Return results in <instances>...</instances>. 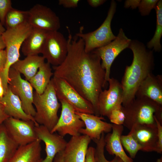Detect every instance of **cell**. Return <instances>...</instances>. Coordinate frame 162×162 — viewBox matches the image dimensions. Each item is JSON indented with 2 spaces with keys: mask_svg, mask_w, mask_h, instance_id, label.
I'll list each match as a JSON object with an SVG mask.
<instances>
[{
  "mask_svg": "<svg viewBox=\"0 0 162 162\" xmlns=\"http://www.w3.org/2000/svg\"><path fill=\"white\" fill-rule=\"evenodd\" d=\"M68 31L67 56L60 65L52 66L53 76L67 82L91 104L94 115L100 116L98 97L106 85L101 59L93 51L86 52L82 39L76 35L72 37Z\"/></svg>",
  "mask_w": 162,
  "mask_h": 162,
  "instance_id": "cell-1",
  "label": "cell"
},
{
  "mask_svg": "<svg viewBox=\"0 0 162 162\" xmlns=\"http://www.w3.org/2000/svg\"><path fill=\"white\" fill-rule=\"evenodd\" d=\"M132 51L133 60L127 66L122 79V106H125L135 98L136 92L140 84L154 69V56L152 51L147 49L142 42L133 40L128 46Z\"/></svg>",
  "mask_w": 162,
  "mask_h": 162,
  "instance_id": "cell-2",
  "label": "cell"
},
{
  "mask_svg": "<svg viewBox=\"0 0 162 162\" xmlns=\"http://www.w3.org/2000/svg\"><path fill=\"white\" fill-rule=\"evenodd\" d=\"M122 109L125 116L123 125L130 130L135 125L156 124L155 117L162 123V105L146 97H136Z\"/></svg>",
  "mask_w": 162,
  "mask_h": 162,
  "instance_id": "cell-3",
  "label": "cell"
},
{
  "mask_svg": "<svg viewBox=\"0 0 162 162\" xmlns=\"http://www.w3.org/2000/svg\"><path fill=\"white\" fill-rule=\"evenodd\" d=\"M33 104L35 107L34 117L35 122L46 127L51 131L58 120V112L61 106L52 79L43 93L39 94L35 92H33Z\"/></svg>",
  "mask_w": 162,
  "mask_h": 162,
  "instance_id": "cell-4",
  "label": "cell"
},
{
  "mask_svg": "<svg viewBox=\"0 0 162 162\" xmlns=\"http://www.w3.org/2000/svg\"><path fill=\"white\" fill-rule=\"evenodd\" d=\"M33 27L28 22L12 28L6 29L2 35L5 45L7 63L2 80L5 90L8 85V73L12 65L19 60L20 50L25 40L30 33Z\"/></svg>",
  "mask_w": 162,
  "mask_h": 162,
  "instance_id": "cell-5",
  "label": "cell"
},
{
  "mask_svg": "<svg viewBox=\"0 0 162 162\" xmlns=\"http://www.w3.org/2000/svg\"><path fill=\"white\" fill-rule=\"evenodd\" d=\"M117 4L112 0L107 16L100 26L95 30L84 33L81 30L76 36L81 38L84 43L85 50L89 52L109 44L116 38L111 28V23L116 10Z\"/></svg>",
  "mask_w": 162,
  "mask_h": 162,
  "instance_id": "cell-6",
  "label": "cell"
},
{
  "mask_svg": "<svg viewBox=\"0 0 162 162\" xmlns=\"http://www.w3.org/2000/svg\"><path fill=\"white\" fill-rule=\"evenodd\" d=\"M131 40L126 36L123 29L121 28L114 40L92 51L101 59L102 67L105 71L106 84L110 78L111 68L114 60L123 50L128 47Z\"/></svg>",
  "mask_w": 162,
  "mask_h": 162,
  "instance_id": "cell-7",
  "label": "cell"
},
{
  "mask_svg": "<svg viewBox=\"0 0 162 162\" xmlns=\"http://www.w3.org/2000/svg\"><path fill=\"white\" fill-rule=\"evenodd\" d=\"M57 98L71 105L76 112L94 114L91 104L78 93L62 79L53 76L52 78Z\"/></svg>",
  "mask_w": 162,
  "mask_h": 162,
  "instance_id": "cell-8",
  "label": "cell"
},
{
  "mask_svg": "<svg viewBox=\"0 0 162 162\" xmlns=\"http://www.w3.org/2000/svg\"><path fill=\"white\" fill-rule=\"evenodd\" d=\"M8 86L20 98L24 112L34 117L36 111L33 105V88L29 82L22 78L20 73L11 67L8 73Z\"/></svg>",
  "mask_w": 162,
  "mask_h": 162,
  "instance_id": "cell-9",
  "label": "cell"
},
{
  "mask_svg": "<svg viewBox=\"0 0 162 162\" xmlns=\"http://www.w3.org/2000/svg\"><path fill=\"white\" fill-rule=\"evenodd\" d=\"M3 124L10 137L19 146L28 145L38 139L35 126L39 124L32 120L10 117Z\"/></svg>",
  "mask_w": 162,
  "mask_h": 162,
  "instance_id": "cell-10",
  "label": "cell"
},
{
  "mask_svg": "<svg viewBox=\"0 0 162 162\" xmlns=\"http://www.w3.org/2000/svg\"><path fill=\"white\" fill-rule=\"evenodd\" d=\"M68 52V40L58 31L48 32L41 54L47 62L52 66L60 65Z\"/></svg>",
  "mask_w": 162,
  "mask_h": 162,
  "instance_id": "cell-11",
  "label": "cell"
},
{
  "mask_svg": "<svg viewBox=\"0 0 162 162\" xmlns=\"http://www.w3.org/2000/svg\"><path fill=\"white\" fill-rule=\"evenodd\" d=\"M59 101L62 108L60 116L50 132L52 133L57 132L63 137L68 134L72 136L80 135V130L85 127L83 122L71 105L64 101Z\"/></svg>",
  "mask_w": 162,
  "mask_h": 162,
  "instance_id": "cell-12",
  "label": "cell"
},
{
  "mask_svg": "<svg viewBox=\"0 0 162 162\" xmlns=\"http://www.w3.org/2000/svg\"><path fill=\"white\" fill-rule=\"evenodd\" d=\"M28 22L33 27L48 32L58 31L61 27L60 19L50 8L37 4L28 10Z\"/></svg>",
  "mask_w": 162,
  "mask_h": 162,
  "instance_id": "cell-13",
  "label": "cell"
},
{
  "mask_svg": "<svg viewBox=\"0 0 162 162\" xmlns=\"http://www.w3.org/2000/svg\"><path fill=\"white\" fill-rule=\"evenodd\" d=\"M108 82V89L101 91L98 99L100 116L107 117L113 110L122 105L123 99L121 83L113 77L110 78Z\"/></svg>",
  "mask_w": 162,
  "mask_h": 162,
  "instance_id": "cell-14",
  "label": "cell"
},
{
  "mask_svg": "<svg viewBox=\"0 0 162 162\" xmlns=\"http://www.w3.org/2000/svg\"><path fill=\"white\" fill-rule=\"evenodd\" d=\"M35 130L38 139L45 145L46 156L41 162H53L56 155L64 151L67 142L64 137L56 133H52L43 125L35 126Z\"/></svg>",
  "mask_w": 162,
  "mask_h": 162,
  "instance_id": "cell-15",
  "label": "cell"
},
{
  "mask_svg": "<svg viewBox=\"0 0 162 162\" xmlns=\"http://www.w3.org/2000/svg\"><path fill=\"white\" fill-rule=\"evenodd\" d=\"M76 113L79 116L85 125V128L80 130V134L87 136L94 141L99 140L103 133H109L111 131L112 124L103 121L105 119L103 116L76 111Z\"/></svg>",
  "mask_w": 162,
  "mask_h": 162,
  "instance_id": "cell-16",
  "label": "cell"
},
{
  "mask_svg": "<svg viewBox=\"0 0 162 162\" xmlns=\"http://www.w3.org/2000/svg\"><path fill=\"white\" fill-rule=\"evenodd\" d=\"M91 140L89 137L85 135L72 136L63 151V162H85Z\"/></svg>",
  "mask_w": 162,
  "mask_h": 162,
  "instance_id": "cell-17",
  "label": "cell"
},
{
  "mask_svg": "<svg viewBox=\"0 0 162 162\" xmlns=\"http://www.w3.org/2000/svg\"><path fill=\"white\" fill-rule=\"evenodd\" d=\"M141 146L142 151L157 152L158 130L156 124L134 126L129 132Z\"/></svg>",
  "mask_w": 162,
  "mask_h": 162,
  "instance_id": "cell-18",
  "label": "cell"
},
{
  "mask_svg": "<svg viewBox=\"0 0 162 162\" xmlns=\"http://www.w3.org/2000/svg\"><path fill=\"white\" fill-rule=\"evenodd\" d=\"M146 97L162 105V76L149 74L139 86L136 97Z\"/></svg>",
  "mask_w": 162,
  "mask_h": 162,
  "instance_id": "cell-19",
  "label": "cell"
},
{
  "mask_svg": "<svg viewBox=\"0 0 162 162\" xmlns=\"http://www.w3.org/2000/svg\"><path fill=\"white\" fill-rule=\"evenodd\" d=\"M123 129V125L112 124V132L104 136L105 148L109 154L119 157L123 162H133L126 154L121 142L120 137Z\"/></svg>",
  "mask_w": 162,
  "mask_h": 162,
  "instance_id": "cell-20",
  "label": "cell"
},
{
  "mask_svg": "<svg viewBox=\"0 0 162 162\" xmlns=\"http://www.w3.org/2000/svg\"><path fill=\"white\" fill-rule=\"evenodd\" d=\"M48 32L45 30L33 27L21 46V51L23 54L26 56L41 53Z\"/></svg>",
  "mask_w": 162,
  "mask_h": 162,
  "instance_id": "cell-21",
  "label": "cell"
},
{
  "mask_svg": "<svg viewBox=\"0 0 162 162\" xmlns=\"http://www.w3.org/2000/svg\"><path fill=\"white\" fill-rule=\"evenodd\" d=\"M0 101L4 106L5 112L10 117L23 120H32L39 124L33 117L24 112L20 98L12 92L8 86L6 93L0 99Z\"/></svg>",
  "mask_w": 162,
  "mask_h": 162,
  "instance_id": "cell-22",
  "label": "cell"
},
{
  "mask_svg": "<svg viewBox=\"0 0 162 162\" xmlns=\"http://www.w3.org/2000/svg\"><path fill=\"white\" fill-rule=\"evenodd\" d=\"M41 141L38 139L28 145L19 146L8 162H41Z\"/></svg>",
  "mask_w": 162,
  "mask_h": 162,
  "instance_id": "cell-23",
  "label": "cell"
},
{
  "mask_svg": "<svg viewBox=\"0 0 162 162\" xmlns=\"http://www.w3.org/2000/svg\"><path fill=\"white\" fill-rule=\"evenodd\" d=\"M43 56H26L23 60H19L11 67L23 74L26 80L29 81L36 74L40 66L45 62Z\"/></svg>",
  "mask_w": 162,
  "mask_h": 162,
  "instance_id": "cell-24",
  "label": "cell"
},
{
  "mask_svg": "<svg viewBox=\"0 0 162 162\" xmlns=\"http://www.w3.org/2000/svg\"><path fill=\"white\" fill-rule=\"evenodd\" d=\"M53 76L51 65L44 62L39 67L36 74L29 81L35 92L41 94L49 84L52 76Z\"/></svg>",
  "mask_w": 162,
  "mask_h": 162,
  "instance_id": "cell-25",
  "label": "cell"
},
{
  "mask_svg": "<svg viewBox=\"0 0 162 162\" xmlns=\"http://www.w3.org/2000/svg\"><path fill=\"white\" fill-rule=\"evenodd\" d=\"M19 146L2 124L0 127V162H8Z\"/></svg>",
  "mask_w": 162,
  "mask_h": 162,
  "instance_id": "cell-26",
  "label": "cell"
},
{
  "mask_svg": "<svg viewBox=\"0 0 162 162\" xmlns=\"http://www.w3.org/2000/svg\"><path fill=\"white\" fill-rule=\"evenodd\" d=\"M156 14V29L152 38L147 43L148 49L159 52L162 49L160 39L162 35V1L159 0L155 8Z\"/></svg>",
  "mask_w": 162,
  "mask_h": 162,
  "instance_id": "cell-27",
  "label": "cell"
},
{
  "mask_svg": "<svg viewBox=\"0 0 162 162\" xmlns=\"http://www.w3.org/2000/svg\"><path fill=\"white\" fill-rule=\"evenodd\" d=\"M28 10H19L12 8L7 14L5 18L6 29L15 27L28 22Z\"/></svg>",
  "mask_w": 162,
  "mask_h": 162,
  "instance_id": "cell-28",
  "label": "cell"
},
{
  "mask_svg": "<svg viewBox=\"0 0 162 162\" xmlns=\"http://www.w3.org/2000/svg\"><path fill=\"white\" fill-rule=\"evenodd\" d=\"M120 140L123 147L128 152L132 158H134L142 147L130 133L127 135H122Z\"/></svg>",
  "mask_w": 162,
  "mask_h": 162,
  "instance_id": "cell-29",
  "label": "cell"
},
{
  "mask_svg": "<svg viewBox=\"0 0 162 162\" xmlns=\"http://www.w3.org/2000/svg\"><path fill=\"white\" fill-rule=\"evenodd\" d=\"M104 133H103L99 140L94 141L96 144L95 156L97 162H123L120 158L116 156L111 161L106 158L104 155Z\"/></svg>",
  "mask_w": 162,
  "mask_h": 162,
  "instance_id": "cell-30",
  "label": "cell"
},
{
  "mask_svg": "<svg viewBox=\"0 0 162 162\" xmlns=\"http://www.w3.org/2000/svg\"><path fill=\"white\" fill-rule=\"evenodd\" d=\"M122 106V105L113 110L108 117L112 124L123 125L125 120V116Z\"/></svg>",
  "mask_w": 162,
  "mask_h": 162,
  "instance_id": "cell-31",
  "label": "cell"
},
{
  "mask_svg": "<svg viewBox=\"0 0 162 162\" xmlns=\"http://www.w3.org/2000/svg\"><path fill=\"white\" fill-rule=\"evenodd\" d=\"M158 1V0H141L138 8L141 15L142 16L148 15L151 10L155 8Z\"/></svg>",
  "mask_w": 162,
  "mask_h": 162,
  "instance_id": "cell-32",
  "label": "cell"
},
{
  "mask_svg": "<svg viewBox=\"0 0 162 162\" xmlns=\"http://www.w3.org/2000/svg\"><path fill=\"white\" fill-rule=\"evenodd\" d=\"M10 0H0V20L3 25H5L6 15L13 8Z\"/></svg>",
  "mask_w": 162,
  "mask_h": 162,
  "instance_id": "cell-33",
  "label": "cell"
},
{
  "mask_svg": "<svg viewBox=\"0 0 162 162\" xmlns=\"http://www.w3.org/2000/svg\"><path fill=\"white\" fill-rule=\"evenodd\" d=\"M154 119L158 130V142L156 152L161 154L162 152V123L159 122L155 117Z\"/></svg>",
  "mask_w": 162,
  "mask_h": 162,
  "instance_id": "cell-34",
  "label": "cell"
},
{
  "mask_svg": "<svg viewBox=\"0 0 162 162\" xmlns=\"http://www.w3.org/2000/svg\"><path fill=\"white\" fill-rule=\"evenodd\" d=\"M7 56L5 50H0V77L1 79L7 63Z\"/></svg>",
  "mask_w": 162,
  "mask_h": 162,
  "instance_id": "cell-35",
  "label": "cell"
},
{
  "mask_svg": "<svg viewBox=\"0 0 162 162\" xmlns=\"http://www.w3.org/2000/svg\"><path fill=\"white\" fill-rule=\"evenodd\" d=\"M80 0H59L58 4L67 8H76L78 6Z\"/></svg>",
  "mask_w": 162,
  "mask_h": 162,
  "instance_id": "cell-36",
  "label": "cell"
},
{
  "mask_svg": "<svg viewBox=\"0 0 162 162\" xmlns=\"http://www.w3.org/2000/svg\"><path fill=\"white\" fill-rule=\"evenodd\" d=\"M95 148L89 147L86 153L85 162H97L95 156Z\"/></svg>",
  "mask_w": 162,
  "mask_h": 162,
  "instance_id": "cell-37",
  "label": "cell"
},
{
  "mask_svg": "<svg viewBox=\"0 0 162 162\" xmlns=\"http://www.w3.org/2000/svg\"><path fill=\"white\" fill-rule=\"evenodd\" d=\"M141 0H127L125 2L124 7L125 8H130L135 9L138 8Z\"/></svg>",
  "mask_w": 162,
  "mask_h": 162,
  "instance_id": "cell-38",
  "label": "cell"
},
{
  "mask_svg": "<svg viewBox=\"0 0 162 162\" xmlns=\"http://www.w3.org/2000/svg\"><path fill=\"white\" fill-rule=\"evenodd\" d=\"M9 117L5 111L4 106L0 101V127Z\"/></svg>",
  "mask_w": 162,
  "mask_h": 162,
  "instance_id": "cell-39",
  "label": "cell"
},
{
  "mask_svg": "<svg viewBox=\"0 0 162 162\" xmlns=\"http://www.w3.org/2000/svg\"><path fill=\"white\" fill-rule=\"evenodd\" d=\"M105 0H87L88 4L91 7L96 8L103 4L106 2Z\"/></svg>",
  "mask_w": 162,
  "mask_h": 162,
  "instance_id": "cell-40",
  "label": "cell"
},
{
  "mask_svg": "<svg viewBox=\"0 0 162 162\" xmlns=\"http://www.w3.org/2000/svg\"><path fill=\"white\" fill-rule=\"evenodd\" d=\"M63 151L58 153L55 156L53 162H63Z\"/></svg>",
  "mask_w": 162,
  "mask_h": 162,
  "instance_id": "cell-41",
  "label": "cell"
},
{
  "mask_svg": "<svg viewBox=\"0 0 162 162\" xmlns=\"http://www.w3.org/2000/svg\"><path fill=\"white\" fill-rule=\"evenodd\" d=\"M5 48V45L2 35H0V50Z\"/></svg>",
  "mask_w": 162,
  "mask_h": 162,
  "instance_id": "cell-42",
  "label": "cell"
},
{
  "mask_svg": "<svg viewBox=\"0 0 162 162\" xmlns=\"http://www.w3.org/2000/svg\"><path fill=\"white\" fill-rule=\"evenodd\" d=\"M6 30L0 20V35H2Z\"/></svg>",
  "mask_w": 162,
  "mask_h": 162,
  "instance_id": "cell-43",
  "label": "cell"
},
{
  "mask_svg": "<svg viewBox=\"0 0 162 162\" xmlns=\"http://www.w3.org/2000/svg\"><path fill=\"white\" fill-rule=\"evenodd\" d=\"M4 94V92L2 85L0 86V99L3 98Z\"/></svg>",
  "mask_w": 162,
  "mask_h": 162,
  "instance_id": "cell-44",
  "label": "cell"
},
{
  "mask_svg": "<svg viewBox=\"0 0 162 162\" xmlns=\"http://www.w3.org/2000/svg\"><path fill=\"white\" fill-rule=\"evenodd\" d=\"M157 162H162V157L158 159Z\"/></svg>",
  "mask_w": 162,
  "mask_h": 162,
  "instance_id": "cell-45",
  "label": "cell"
},
{
  "mask_svg": "<svg viewBox=\"0 0 162 162\" xmlns=\"http://www.w3.org/2000/svg\"><path fill=\"white\" fill-rule=\"evenodd\" d=\"M2 85V82L1 78L0 77V86Z\"/></svg>",
  "mask_w": 162,
  "mask_h": 162,
  "instance_id": "cell-46",
  "label": "cell"
}]
</instances>
